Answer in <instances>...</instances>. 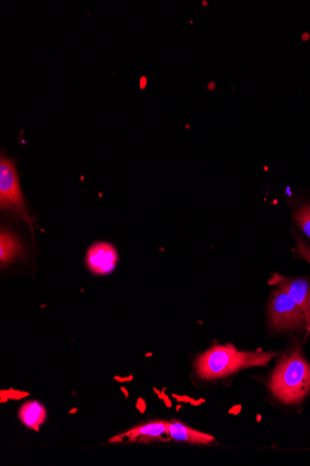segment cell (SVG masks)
Listing matches in <instances>:
<instances>
[{
	"instance_id": "cell-1",
	"label": "cell",
	"mask_w": 310,
	"mask_h": 466,
	"mask_svg": "<svg viewBox=\"0 0 310 466\" xmlns=\"http://www.w3.org/2000/svg\"><path fill=\"white\" fill-rule=\"evenodd\" d=\"M275 356V353L242 352L230 346H215L198 358L195 369L201 378L213 380L243 369L268 365Z\"/></svg>"
},
{
	"instance_id": "cell-2",
	"label": "cell",
	"mask_w": 310,
	"mask_h": 466,
	"mask_svg": "<svg viewBox=\"0 0 310 466\" xmlns=\"http://www.w3.org/2000/svg\"><path fill=\"white\" fill-rule=\"evenodd\" d=\"M301 353L299 348L285 356L270 380L273 395L285 404L300 403L310 390V366Z\"/></svg>"
},
{
	"instance_id": "cell-3",
	"label": "cell",
	"mask_w": 310,
	"mask_h": 466,
	"mask_svg": "<svg viewBox=\"0 0 310 466\" xmlns=\"http://www.w3.org/2000/svg\"><path fill=\"white\" fill-rule=\"evenodd\" d=\"M0 207L11 210L29 224L33 230L32 219L25 206L15 163L5 156L0 159Z\"/></svg>"
},
{
	"instance_id": "cell-4",
	"label": "cell",
	"mask_w": 310,
	"mask_h": 466,
	"mask_svg": "<svg viewBox=\"0 0 310 466\" xmlns=\"http://www.w3.org/2000/svg\"><path fill=\"white\" fill-rule=\"evenodd\" d=\"M270 325L275 330H293L305 326V316L299 307L284 289L273 292L269 307Z\"/></svg>"
},
{
	"instance_id": "cell-5",
	"label": "cell",
	"mask_w": 310,
	"mask_h": 466,
	"mask_svg": "<svg viewBox=\"0 0 310 466\" xmlns=\"http://www.w3.org/2000/svg\"><path fill=\"white\" fill-rule=\"evenodd\" d=\"M269 284L285 290L302 310L305 320V338H307L310 334V285L308 281L305 278H286L275 274Z\"/></svg>"
},
{
	"instance_id": "cell-6",
	"label": "cell",
	"mask_w": 310,
	"mask_h": 466,
	"mask_svg": "<svg viewBox=\"0 0 310 466\" xmlns=\"http://www.w3.org/2000/svg\"><path fill=\"white\" fill-rule=\"evenodd\" d=\"M118 262V252L109 242H97L88 248L85 263L88 269L95 275L112 273Z\"/></svg>"
},
{
	"instance_id": "cell-7",
	"label": "cell",
	"mask_w": 310,
	"mask_h": 466,
	"mask_svg": "<svg viewBox=\"0 0 310 466\" xmlns=\"http://www.w3.org/2000/svg\"><path fill=\"white\" fill-rule=\"evenodd\" d=\"M169 421L157 420L146 423V425L131 430L128 432L115 437L110 441L111 443L122 442L125 439L128 442L148 443L155 441L170 440L168 436Z\"/></svg>"
},
{
	"instance_id": "cell-8",
	"label": "cell",
	"mask_w": 310,
	"mask_h": 466,
	"mask_svg": "<svg viewBox=\"0 0 310 466\" xmlns=\"http://www.w3.org/2000/svg\"><path fill=\"white\" fill-rule=\"evenodd\" d=\"M168 436L170 440L198 445H208L215 441L214 437L190 429L179 420L169 422Z\"/></svg>"
},
{
	"instance_id": "cell-9",
	"label": "cell",
	"mask_w": 310,
	"mask_h": 466,
	"mask_svg": "<svg viewBox=\"0 0 310 466\" xmlns=\"http://www.w3.org/2000/svg\"><path fill=\"white\" fill-rule=\"evenodd\" d=\"M23 253V246L15 234L8 230L0 233V262L8 265Z\"/></svg>"
},
{
	"instance_id": "cell-10",
	"label": "cell",
	"mask_w": 310,
	"mask_h": 466,
	"mask_svg": "<svg viewBox=\"0 0 310 466\" xmlns=\"http://www.w3.org/2000/svg\"><path fill=\"white\" fill-rule=\"evenodd\" d=\"M19 416L25 426L38 431L39 427L45 421L47 413L40 403L30 401L22 407Z\"/></svg>"
},
{
	"instance_id": "cell-11",
	"label": "cell",
	"mask_w": 310,
	"mask_h": 466,
	"mask_svg": "<svg viewBox=\"0 0 310 466\" xmlns=\"http://www.w3.org/2000/svg\"><path fill=\"white\" fill-rule=\"evenodd\" d=\"M295 220L303 233L310 239V205L298 209Z\"/></svg>"
},
{
	"instance_id": "cell-12",
	"label": "cell",
	"mask_w": 310,
	"mask_h": 466,
	"mask_svg": "<svg viewBox=\"0 0 310 466\" xmlns=\"http://www.w3.org/2000/svg\"><path fill=\"white\" fill-rule=\"evenodd\" d=\"M294 234L296 241V247L295 248V256L310 264V247L306 245L297 232H295Z\"/></svg>"
},
{
	"instance_id": "cell-13",
	"label": "cell",
	"mask_w": 310,
	"mask_h": 466,
	"mask_svg": "<svg viewBox=\"0 0 310 466\" xmlns=\"http://www.w3.org/2000/svg\"><path fill=\"white\" fill-rule=\"evenodd\" d=\"M301 38L303 41L306 42L310 39V35L307 32L302 34Z\"/></svg>"
},
{
	"instance_id": "cell-14",
	"label": "cell",
	"mask_w": 310,
	"mask_h": 466,
	"mask_svg": "<svg viewBox=\"0 0 310 466\" xmlns=\"http://www.w3.org/2000/svg\"><path fill=\"white\" fill-rule=\"evenodd\" d=\"M209 85H210V86H208L209 90H215V84L214 82H211Z\"/></svg>"
},
{
	"instance_id": "cell-15",
	"label": "cell",
	"mask_w": 310,
	"mask_h": 466,
	"mask_svg": "<svg viewBox=\"0 0 310 466\" xmlns=\"http://www.w3.org/2000/svg\"><path fill=\"white\" fill-rule=\"evenodd\" d=\"M286 193H287V195H288L289 197H291V190H290V188H289V187L286 189Z\"/></svg>"
}]
</instances>
